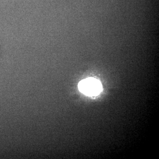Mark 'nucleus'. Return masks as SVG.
Masks as SVG:
<instances>
[{"label": "nucleus", "instance_id": "obj_1", "mask_svg": "<svg viewBox=\"0 0 159 159\" xmlns=\"http://www.w3.org/2000/svg\"><path fill=\"white\" fill-rule=\"evenodd\" d=\"M79 91L87 96H97L102 89L101 83L98 80L89 78L83 80L78 84Z\"/></svg>", "mask_w": 159, "mask_h": 159}]
</instances>
